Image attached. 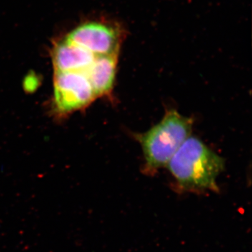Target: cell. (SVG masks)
Returning a JSON list of instances; mask_svg holds the SVG:
<instances>
[{
    "mask_svg": "<svg viewBox=\"0 0 252 252\" xmlns=\"http://www.w3.org/2000/svg\"><path fill=\"white\" fill-rule=\"evenodd\" d=\"M166 166L183 190L217 191V177L224 168V160L201 140L190 136Z\"/></svg>",
    "mask_w": 252,
    "mask_h": 252,
    "instance_id": "cell-1",
    "label": "cell"
},
{
    "mask_svg": "<svg viewBox=\"0 0 252 252\" xmlns=\"http://www.w3.org/2000/svg\"><path fill=\"white\" fill-rule=\"evenodd\" d=\"M192 126L191 119L171 109L157 125L135 135L143 151L146 173L153 174L166 166L181 145L190 137Z\"/></svg>",
    "mask_w": 252,
    "mask_h": 252,
    "instance_id": "cell-2",
    "label": "cell"
},
{
    "mask_svg": "<svg viewBox=\"0 0 252 252\" xmlns=\"http://www.w3.org/2000/svg\"><path fill=\"white\" fill-rule=\"evenodd\" d=\"M124 34L119 25L92 21L75 28L66 39L95 56H119Z\"/></svg>",
    "mask_w": 252,
    "mask_h": 252,
    "instance_id": "cell-3",
    "label": "cell"
},
{
    "mask_svg": "<svg viewBox=\"0 0 252 252\" xmlns=\"http://www.w3.org/2000/svg\"><path fill=\"white\" fill-rule=\"evenodd\" d=\"M95 97L85 72H55V102L60 112H70L83 108Z\"/></svg>",
    "mask_w": 252,
    "mask_h": 252,
    "instance_id": "cell-4",
    "label": "cell"
},
{
    "mask_svg": "<svg viewBox=\"0 0 252 252\" xmlns=\"http://www.w3.org/2000/svg\"><path fill=\"white\" fill-rule=\"evenodd\" d=\"M96 56L80 46L64 39L55 46L53 62L57 72H85Z\"/></svg>",
    "mask_w": 252,
    "mask_h": 252,
    "instance_id": "cell-5",
    "label": "cell"
},
{
    "mask_svg": "<svg viewBox=\"0 0 252 252\" xmlns=\"http://www.w3.org/2000/svg\"><path fill=\"white\" fill-rule=\"evenodd\" d=\"M118 56H96L85 74L95 96H107L112 94L117 73Z\"/></svg>",
    "mask_w": 252,
    "mask_h": 252,
    "instance_id": "cell-6",
    "label": "cell"
}]
</instances>
